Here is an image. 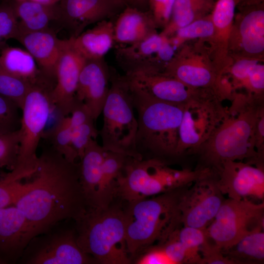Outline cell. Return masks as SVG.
I'll use <instances>...</instances> for the list:
<instances>
[{"instance_id":"obj_1","label":"cell","mask_w":264,"mask_h":264,"mask_svg":"<svg viewBox=\"0 0 264 264\" xmlns=\"http://www.w3.org/2000/svg\"><path fill=\"white\" fill-rule=\"evenodd\" d=\"M14 204L23 214L30 240L61 221L80 219L88 205L80 182V162H71L52 146L38 156Z\"/></svg>"},{"instance_id":"obj_2","label":"cell","mask_w":264,"mask_h":264,"mask_svg":"<svg viewBox=\"0 0 264 264\" xmlns=\"http://www.w3.org/2000/svg\"><path fill=\"white\" fill-rule=\"evenodd\" d=\"M232 98L224 119L197 152L204 163L201 169L215 174L227 161L246 159L251 164H263V157L255 146L256 125L264 107L263 96L240 94Z\"/></svg>"},{"instance_id":"obj_3","label":"cell","mask_w":264,"mask_h":264,"mask_svg":"<svg viewBox=\"0 0 264 264\" xmlns=\"http://www.w3.org/2000/svg\"><path fill=\"white\" fill-rule=\"evenodd\" d=\"M130 81L137 120L132 157L156 158L169 163L170 160L177 158L184 104L157 99Z\"/></svg>"},{"instance_id":"obj_4","label":"cell","mask_w":264,"mask_h":264,"mask_svg":"<svg viewBox=\"0 0 264 264\" xmlns=\"http://www.w3.org/2000/svg\"><path fill=\"white\" fill-rule=\"evenodd\" d=\"M190 185L127 202L126 242L131 259L151 246L164 243L180 228V200Z\"/></svg>"},{"instance_id":"obj_5","label":"cell","mask_w":264,"mask_h":264,"mask_svg":"<svg viewBox=\"0 0 264 264\" xmlns=\"http://www.w3.org/2000/svg\"><path fill=\"white\" fill-rule=\"evenodd\" d=\"M77 242L96 264H129L124 210L112 203L105 208H88L75 221Z\"/></svg>"},{"instance_id":"obj_6","label":"cell","mask_w":264,"mask_h":264,"mask_svg":"<svg viewBox=\"0 0 264 264\" xmlns=\"http://www.w3.org/2000/svg\"><path fill=\"white\" fill-rule=\"evenodd\" d=\"M208 174L205 169L176 170L158 159L130 157L117 179L116 196L129 202L190 185Z\"/></svg>"},{"instance_id":"obj_7","label":"cell","mask_w":264,"mask_h":264,"mask_svg":"<svg viewBox=\"0 0 264 264\" xmlns=\"http://www.w3.org/2000/svg\"><path fill=\"white\" fill-rule=\"evenodd\" d=\"M134 111L129 78L110 69L109 90L102 111L103 124L99 131L105 151L122 153L132 157L137 129Z\"/></svg>"},{"instance_id":"obj_8","label":"cell","mask_w":264,"mask_h":264,"mask_svg":"<svg viewBox=\"0 0 264 264\" xmlns=\"http://www.w3.org/2000/svg\"><path fill=\"white\" fill-rule=\"evenodd\" d=\"M215 91L199 88L196 95L184 104L179 128L177 157L197 153L211 137L226 116L227 109Z\"/></svg>"},{"instance_id":"obj_9","label":"cell","mask_w":264,"mask_h":264,"mask_svg":"<svg viewBox=\"0 0 264 264\" xmlns=\"http://www.w3.org/2000/svg\"><path fill=\"white\" fill-rule=\"evenodd\" d=\"M61 221L31 239L18 262L21 264H91L94 259L77 242L75 221Z\"/></svg>"},{"instance_id":"obj_10","label":"cell","mask_w":264,"mask_h":264,"mask_svg":"<svg viewBox=\"0 0 264 264\" xmlns=\"http://www.w3.org/2000/svg\"><path fill=\"white\" fill-rule=\"evenodd\" d=\"M264 201L228 198L206 230L209 239L221 250L251 233L264 230Z\"/></svg>"},{"instance_id":"obj_11","label":"cell","mask_w":264,"mask_h":264,"mask_svg":"<svg viewBox=\"0 0 264 264\" xmlns=\"http://www.w3.org/2000/svg\"><path fill=\"white\" fill-rule=\"evenodd\" d=\"M52 89L35 85L28 91L21 108L20 146L18 163L14 169L33 173L38 156L37 150L52 108Z\"/></svg>"},{"instance_id":"obj_12","label":"cell","mask_w":264,"mask_h":264,"mask_svg":"<svg viewBox=\"0 0 264 264\" xmlns=\"http://www.w3.org/2000/svg\"><path fill=\"white\" fill-rule=\"evenodd\" d=\"M192 44H184L163 73L194 88H209L218 96L220 78L211 59L206 42L198 40Z\"/></svg>"},{"instance_id":"obj_13","label":"cell","mask_w":264,"mask_h":264,"mask_svg":"<svg viewBox=\"0 0 264 264\" xmlns=\"http://www.w3.org/2000/svg\"><path fill=\"white\" fill-rule=\"evenodd\" d=\"M264 1L240 2L235 16L229 46L232 59L248 58L263 61L264 54Z\"/></svg>"},{"instance_id":"obj_14","label":"cell","mask_w":264,"mask_h":264,"mask_svg":"<svg viewBox=\"0 0 264 264\" xmlns=\"http://www.w3.org/2000/svg\"><path fill=\"white\" fill-rule=\"evenodd\" d=\"M225 199L213 173L187 188L179 203L183 226L206 229Z\"/></svg>"},{"instance_id":"obj_15","label":"cell","mask_w":264,"mask_h":264,"mask_svg":"<svg viewBox=\"0 0 264 264\" xmlns=\"http://www.w3.org/2000/svg\"><path fill=\"white\" fill-rule=\"evenodd\" d=\"M217 185L228 198L240 200L254 198L264 201V165L242 161H227L216 174Z\"/></svg>"},{"instance_id":"obj_16","label":"cell","mask_w":264,"mask_h":264,"mask_svg":"<svg viewBox=\"0 0 264 264\" xmlns=\"http://www.w3.org/2000/svg\"><path fill=\"white\" fill-rule=\"evenodd\" d=\"M85 61L68 39L63 40L56 67V83L50 91L52 107L62 116H68L74 106L78 79Z\"/></svg>"},{"instance_id":"obj_17","label":"cell","mask_w":264,"mask_h":264,"mask_svg":"<svg viewBox=\"0 0 264 264\" xmlns=\"http://www.w3.org/2000/svg\"><path fill=\"white\" fill-rule=\"evenodd\" d=\"M59 5V21L74 37L91 24L117 16L128 4L120 0H60Z\"/></svg>"},{"instance_id":"obj_18","label":"cell","mask_w":264,"mask_h":264,"mask_svg":"<svg viewBox=\"0 0 264 264\" xmlns=\"http://www.w3.org/2000/svg\"><path fill=\"white\" fill-rule=\"evenodd\" d=\"M110 77V69L104 58L86 60L80 73L75 99L85 105L95 121L102 113Z\"/></svg>"},{"instance_id":"obj_19","label":"cell","mask_w":264,"mask_h":264,"mask_svg":"<svg viewBox=\"0 0 264 264\" xmlns=\"http://www.w3.org/2000/svg\"><path fill=\"white\" fill-rule=\"evenodd\" d=\"M240 1L217 0L211 13L214 34L208 45L211 59L220 76L232 62L229 55V42L235 9Z\"/></svg>"},{"instance_id":"obj_20","label":"cell","mask_w":264,"mask_h":264,"mask_svg":"<svg viewBox=\"0 0 264 264\" xmlns=\"http://www.w3.org/2000/svg\"><path fill=\"white\" fill-rule=\"evenodd\" d=\"M30 240L23 214L14 205L0 208V260L18 263Z\"/></svg>"},{"instance_id":"obj_21","label":"cell","mask_w":264,"mask_h":264,"mask_svg":"<svg viewBox=\"0 0 264 264\" xmlns=\"http://www.w3.org/2000/svg\"><path fill=\"white\" fill-rule=\"evenodd\" d=\"M167 38L156 33L133 44L119 45L115 50L116 62L127 75L141 72H160L156 56Z\"/></svg>"},{"instance_id":"obj_22","label":"cell","mask_w":264,"mask_h":264,"mask_svg":"<svg viewBox=\"0 0 264 264\" xmlns=\"http://www.w3.org/2000/svg\"><path fill=\"white\" fill-rule=\"evenodd\" d=\"M16 40L33 56L44 76L51 83L56 81V67L63 40L49 28L21 33Z\"/></svg>"},{"instance_id":"obj_23","label":"cell","mask_w":264,"mask_h":264,"mask_svg":"<svg viewBox=\"0 0 264 264\" xmlns=\"http://www.w3.org/2000/svg\"><path fill=\"white\" fill-rule=\"evenodd\" d=\"M127 76L153 97L176 104L186 103L199 89L191 88L163 72H141Z\"/></svg>"},{"instance_id":"obj_24","label":"cell","mask_w":264,"mask_h":264,"mask_svg":"<svg viewBox=\"0 0 264 264\" xmlns=\"http://www.w3.org/2000/svg\"><path fill=\"white\" fill-rule=\"evenodd\" d=\"M106 151L92 139L80 159V182L88 208H100L102 170Z\"/></svg>"},{"instance_id":"obj_25","label":"cell","mask_w":264,"mask_h":264,"mask_svg":"<svg viewBox=\"0 0 264 264\" xmlns=\"http://www.w3.org/2000/svg\"><path fill=\"white\" fill-rule=\"evenodd\" d=\"M157 27L149 11L128 5L114 22L115 43L127 45L138 42L156 33Z\"/></svg>"},{"instance_id":"obj_26","label":"cell","mask_w":264,"mask_h":264,"mask_svg":"<svg viewBox=\"0 0 264 264\" xmlns=\"http://www.w3.org/2000/svg\"><path fill=\"white\" fill-rule=\"evenodd\" d=\"M113 26L114 22L110 20L102 21L92 28L68 39L86 60L104 58L115 43Z\"/></svg>"},{"instance_id":"obj_27","label":"cell","mask_w":264,"mask_h":264,"mask_svg":"<svg viewBox=\"0 0 264 264\" xmlns=\"http://www.w3.org/2000/svg\"><path fill=\"white\" fill-rule=\"evenodd\" d=\"M0 63L7 72L32 86H43L51 88L53 87L26 50L7 45L0 50Z\"/></svg>"},{"instance_id":"obj_28","label":"cell","mask_w":264,"mask_h":264,"mask_svg":"<svg viewBox=\"0 0 264 264\" xmlns=\"http://www.w3.org/2000/svg\"><path fill=\"white\" fill-rule=\"evenodd\" d=\"M12 1L18 19V35L48 29L51 22L60 20L59 3L44 4L29 1Z\"/></svg>"},{"instance_id":"obj_29","label":"cell","mask_w":264,"mask_h":264,"mask_svg":"<svg viewBox=\"0 0 264 264\" xmlns=\"http://www.w3.org/2000/svg\"><path fill=\"white\" fill-rule=\"evenodd\" d=\"M214 0H176L171 17L161 34L169 38L178 29L210 14Z\"/></svg>"},{"instance_id":"obj_30","label":"cell","mask_w":264,"mask_h":264,"mask_svg":"<svg viewBox=\"0 0 264 264\" xmlns=\"http://www.w3.org/2000/svg\"><path fill=\"white\" fill-rule=\"evenodd\" d=\"M221 250L233 264H264V230L251 233Z\"/></svg>"},{"instance_id":"obj_31","label":"cell","mask_w":264,"mask_h":264,"mask_svg":"<svg viewBox=\"0 0 264 264\" xmlns=\"http://www.w3.org/2000/svg\"><path fill=\"white\" fill-rule=\"evenodd\" d=\"M130 157L122 153L106 151L102 170L100 208L109 206L116 197L117 179Z\"/></svg>"},{"instance_id":"obj_32","label":"cell","mask_w":264,"mask_h":264,"mask_svg":"<svg viewBox=\"0 0 264 264\" xmlns=\"http://www.w3.org/2000/svg\"><path fill=\"white\" fill-rule=\"evenodd\" d=\"M214 34L211 14L178 29L169 40L176 50L187 41L197 40L208 43Z\"/></svg>"},{"instance_id":"obj_33","label":"cell","mask_w":264,"mask_h":264,"mask_svg":"<svg viewBox=\"0 0 264 264\" xmlns=\"http://www.w3.org/2000/svg\"><path fill=\"white\" fill-rule=\"evenodd\" d=\"M175 233L184 247L186 264H201L200 247L208 238L206 229L183 226Z\"/></svg>"},{"instance_id":"obj_34","label":"cell","mask_w":264,"mask_h":264,"mask_svg":"<svg viewBox=\"0 0 264 264\" xmlns=\"http://www.w3.org/2000/svg\"><path fill=\"white\" fill-rule=\"evenodd\" d=\"M72 132L68 116H62L51 130L50 137L56 151L68 161L75 162L79 158L72 145Z\"/></svg>"},{"instance_id":"obj_35","label":"cell","mask_w":264,"mask_h":264,"mask_svg":"<svg viewBox=\"0 0 264 264\" xmlns=\"http://www.w3.org/2000/svg\"><path fill=\"white\" fill-rule=\"evenodd\" d=\"M32 86L7 72L0 63V95L13 101L20 109Z\"/></svg>"},{"instance_id":"obj_36","label":"cell","mask_w":264,"mask_h":264,"mask_svg":"<svg viewBox=\"0 0 264 264\" xmlns=\"http://www.w3.org/2000/svg\"><path fill=\"white\" fill-rule=\"evenodd\" d=\"M20 139L19 129L0 134V168L10 171L16 167L19 155Z\"/></svg>"},{"instance_id":"obj_37","label":"cell","mask_w":264,"mask_h":264,"mask_svg":"<svg viewBox=\"0 0 264 264\" xmlns=\"http://www.w3.org/2000/svg\"><path fill=\"white\" fill-rule=\"evenodd\" d=\"M23 180L11 171L0 172V208L14 205L24 188Z\"/></svg>"},{"instance_id":"obj_38","label":"cell","mask_w":264,"mask_h":264,"mask_svg":"<svg viewBox=\"0 0 264 264\" xmlns=\"http://www.w3.org/2000/svg\"><path fill=\"white\" fill-rule=\"evenodd\" d=\"M18 33V19L12 0L0 1V50L8 45V40L16 39Z\"/></svg>"},{"instance_id":"obj_39","label":"cell","mask_w":264,"mask_h":264,"mask_svg":"<svg viewBox=\"0 0 264 264\" xmlns=\"http://www.w3.org/2000/svg\"><path fill=\"white\" fill-rule=\"evenodd\" d=\"M18 106L9 99L0 95V134L20 128L21 117Z\"/></svg>"},{"instance_id":"obj_40","label":"cell","mask_w":264,"mask_h":264,"mask_svg":"<svg viewBox=\"0 0 264 264\" xmlns=\"http://www.w3.org/2000/svg\"><path fill=\"white\" fill-rule=\"evenodd\" d=\"M94 122L91 120L72 129V145L79 159L90 141L96 139L99 135Z\"/></svg>"},{"instance_id":"obj_41","label":"cell","mask_w":264,"mask_h":264,"mask_svg":"<svg viewBox=\"0 0 264 264\" xmlns=\"http://www.w3.org/2000/svg\"><path fill=\"white\" fill-rule=\"evenodd\" d=\"M260 62L248 58L232 59V63L224 74H229L233 89L238 88H243L250 68L254 64Z\"/></svg>"},{"instance_id":"obj_42","label":"cell","mask_w":264,"mask_h":264,"mask_svg":"<svg viewBox=\"0 0 264 264\" xmlns=\"http://www.w3.org/2000/svg\"><path fill=\"white\" fill-rule=\"evenodd\" d=\"M176 0H148L149 10L157 27L164 28L169 22Z\"/></svg>"},{"instance_id":"obj_43","label":"cell","mask_w":264,"mask_h":264,"mask_svg":"<svg viewBox=\"0 0 264 264\" xmlns=\"http://www.w3.org/2000/svg\"><path fill=\"white\" fill-rule=\"evenodd\" d=\"M243 88L248 94L263 96L264 90V65L258 62L250 68Z\"/></svg>"},{"instance_id":"obj_44","label":"cell","mask_w":264,"mask_h":264,"mask_svg":"<svg viewBox=\"0 0 264 264\" xmlns=\"http://www.w3.org/2000/svg\"><path fill=\"white\" fill-rule=\"evenodd\" d=\"M136 264H173L161 244L151 246L143 252L135 261Z\"/></svg>"},{"instance_id":"obj_45","label":"cell","mask_w":264,"mask_h":264,"mask_svg":"<svg viewBox=\"0 0 264 264\" xmlns=\"http://www.w3.org/2000/svg\"><path fill=\"white\" fill-rule=\"evenodd\" d=\"M201 264H233L208 237L200 247Z\"/></svg>"},{"instance_id":"obj_46","label":"cell","mask_w":264,"mask_h":264,"mask_svg":"<svg viewBox=\"0 0 264 264\" xmlns=\"http://www.w3.org/2000/svg\"><path fill=\"white\" fill-rule=\"evenodd\" d=\"M176 231L161 244L173 264H186L185 250L182 244L176 238Z\"/></svg>"},{"instance_id":"obj_47","label":"cell","mask_w":264,"mask_h":264,"mask_svg":"<svg viewBox=\"0 0 264 264\" xmlns=\"http://www.w3.org/2000/svg\"><path fill=\"white\" fill-rule=\"evenodd\" d=\"M69 115V122L72 129L89 121H94L90 111L85 105L76 100Z\"/></svg>"},{"instance_id":"obj_48","label":"cell","mask_w":264,"mask_h":264,"mask_svg":"<svg viewBox=\"0 0 264 264\" xmlns=\"http://www.w3.org/2000/svg\"><path fill=\"white\" fill-rule=\"evenodd\" d=\"M255 146L258 154L264 157V108L259 111L255 129Z\"/></svg>"},{"instance_id":"obj_49","label":"cell","mask_w":264,"mask_h":264,"mask_svg":"<svg viewBox=\"0 0 264 264\" xmlns=\"http://www.w3.org/2000/svg\"><path fill=\"white\" fill-rule=\"evenodd\" d=\"M18 1H29L44 4H54L59 2L60 0H14Z\"/></svg>"},{"instance_id":"obj_50","label":"cell","mask_w":264,"mask_h":264,"mask_svg":"<svg viewBox=\"0 0 264 264\" xmlns=\"http://www.w3.org/2000/svg\"><path fill=\"white\" fill-rule=\"evenodd\" d=\"M133 3H136V4L142 5H145L148 2V0H133Z\"/></svg>"},{"instance_id":"obj_51","label":"cell","mask_w":264,"mask_h":264,"mask_svg":"<svg viewBox=\"0 0 264 264\" xmlns=\"http://www.w3.org/2000/svg\"><path fill=\"white\" fill-rule=\"evenodd\" d=\"M126 2L128 4L133 3V0H120Z\"/></svg>"},{"instance_id":"obj_52","label":"cell","mask_w":264,"mask_h":264,"mask_svg":"<svg viewBox=\"0 0 264 264\" xmlns=\"http://www.w3.org/2000/svg\"><path fill=\"white\" fill-rule=\"evenodd\" d=\"M0 264H4L1 260H0Z\"/></svg>"},{"instance_id":"obj_53","label":"cell","mask_w":264,"mask_h":264,"mask_svg":"<svg viewBox=\"0 0 264 264\" xmlns=\"http://www.w3.org/2000/svg\"><path fill=\"white\" fill-rule=\"evenodd\" d=\"M246 0H241L240 2L242 1H246Z\"/></svg>"}]
</instances>
